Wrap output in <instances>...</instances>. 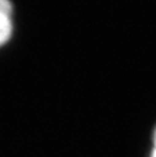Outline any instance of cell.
<instances>
[{
  "instance_id": "obj_1",
  "label": "cell",
  "mask_w": 156,
  "mask_h": 157,
  "mask_svg": "<svg viewBox=\"0 0 156 157\" xmlns=\"http://www.w3.org/2000/svg\"><path fill=\"white\" fill-rule=\"evenodd\" d=\"M13 35V6L0 0V47L8 41Z\"/></svg>"
},
{
  "instance_id": "obj_2",
  "label": "cell",
  "mask_w": 156,
  "mask_h": 157,
  "mask_svg": "<svg viewBox=\"0 0 156 157\" xmlns=\"http://www.w3.org/2000/svg\"><path fill=\"white\" fill-rule=\"evenodd\" d=\"M151 157H156V131H155V136H154V149H152Z\"/></svg>"
}]
</instances>
